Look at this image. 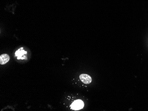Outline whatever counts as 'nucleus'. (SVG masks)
<instances>
[{"label":"nucleus","mask_w":148,"mask_h":111,"mask_svg":"<svg viewBox=\"0 0 148 111\" xmlns=\"http://www.w3.org/2000/svg\"><path fill=\"white\" fill-rule=\"evenodd\" d=\"M27 52L24 50L23 47H21L16 52L15 56L16 57H17L18 59H24L25 58V57H26L25 55L27 54Z\"/></svg>","instance_id":"obj_2"},{"label":"nucleus","mask_w":148,"mask_h":111,"mask_svg":"<svg viewBox=\"0 0 148 111\" xmlns=\"http://www.w3.org/2000/svg\"><path fill=\"white\" fill-rule=\"evenodd\" d=\"M10 60L9 56L7 54H4L0 56V64L4 65L7 63Z\"/></svg>","instance_id":"obj_4"},{"label":"nucleus","mask_w":148,"mask_h":111,"mask_svg":"<svg viewBox=\"0 0 148 111\" xmlns=\"http://www.w3.org/2000/svg\"><path fill=\"white\" fill-rule=\"evenodd\" d=\"M84 103L80 100H77L74 102L71 105V108L75 110H79L83 108Z\"/></svg>","instance_id":"obj_1"},{"label":"nucleus","mask_w":148,"mask_h":111,"mask_svg":"<svg viewBox=\"0 0 148 111\" xmlns=\"http://www.w3.org/2000/svg\"><path fill=\"white\" fill-rule=\"evenodd\" d=\"M79 78L82 82L85 84H89L92 82V77L87 74H81L79 76Z\"/></svg>","instance_id":"obj_3"}]
</instances>
